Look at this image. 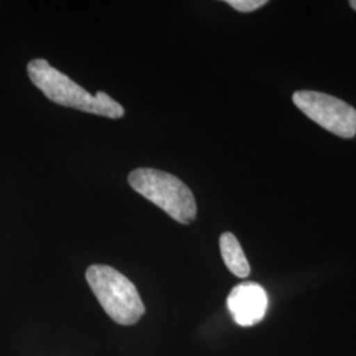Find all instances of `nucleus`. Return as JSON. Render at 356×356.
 <instances>
[{"label": "nucleus", "instance_id": "f257e3e1", "mask_svg": "<svg viewBox=\"0 0 356 356\" xmlns=\"http://www.w3.org/2000/svg\"><path fill=\"white\" fill-rule=\"evenodd\" d=\"M26 70L32 83L51 102L110 119L124 116V108L108 94L98 91L95 95H91L88 90L76 85L73 79L53 67L47 60H32Z\"/></svg>", "mask_w": 356, "mask_h": 356}, {"label": "nucleus", "instance_id": "f03ea898", "mask_svg": "<svg viewBox=\"0 0 356 356\" xmlns=\"http://www.w3.org/2000/svg\"><path fill=\"white\" fill-rule=\"evenodd\" d=\"M86 280L97 300L116 323L132 326L145 313L140 294L135 284L108 266H91L86 270Z\"/></svg>", "mask_w": 356, "mask_h": 356}, {"label": "nucleus", "instance_id": "7ed1b4c3", "mask_svg": "<svg viewBox=\"0 0 356 356\" xmlns=\"http://www.w3.org/2000/svg\"><path fill=\"white\" fill-rule=\"evenodd\" d=\"M131 188L164 210L178 223L189 225L197 216V204L179 178L153 168H138L128 176Z\"/></svg>", "mask_w": 356, "mask_h": 356}, {"label": "nucleus", "instance_id": "20e7f679", "mask_svg": "<svg viewBox=\"0 0 356 356\" xmlns=\"http://www.w3.org/2000/svg\"><path fill=\"white\" fill-rule=\"evenodd\" d=\"M293 103L331 134L351 139L356 135V110L339 98L312 90H298L293 94Z\"/></svg>", "mask_w": 356, "mask_h": 356}, {"label": "nucleus", "instance_id": "39448f33", "mask_svg": "<svg viewBox=\"0 0 356 356\" xmlns=\"http://www.w3.org/2000/svg\"><path fill=\"white\" fill-rule=\"evenodd\" d=\"M227 306L238 325L254 326L266 316L267 293L261 285L245 281L231 291L227 297Z\"/></svg>", "mask_w": 356, "mask_h": 356}, {"label": "nucleus", "instance_id": "423d86ee", "mask_svg": "<svg viewBox=\"0 0 356 356\" xmlns=\"http://www.w3.org/2000/svg\"><path fill=\"white\" fill-rule=\"evenodd\" d=\"M219 247L223 261L226 267L229 268V272L241 279L248 277L251 273V267L236 236L232 232L222 234L219 239Z\"/></svg>", "mask_w": 356, "mask_h": 356}, {"label": "nucleus", "instance_id": "0eeeda50", "mask_svg": "<svg viewBox=\"0 0 356 356\" xmlns=\"http://www.w3.org/2000/svg\"><path fill=\"white\" fill-rule=\"evenodd\" d=\"M226 3L239 13H252L268 4L267 0H227Z\"/></svg>", "mask_w": 356, "mask_h": 356}, {"label": "nucleus", "instance_id": "6e6552de", "mask_svg": "<svg viewBox=\"0 0 356 356\" xmlns=\"http://www.w3.org/2000/svg\"><path fill=\"white\" fill-rule=\"evenodd\" d=\"M350 6H351V8H353L354 11H356V0H351V1H350Z\"/></svg>", "mask_w": 356, "mask_h": 356}]
</instances>
